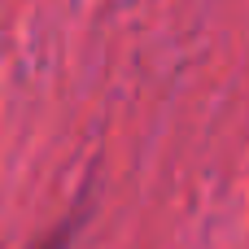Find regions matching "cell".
Here are the masks:
<instances>
[{
    "mask_svg": "<svg viewBox=\"0 0 249 249\" xmlns=\"http://www.w3.org/2000/svg\"><path fill=\"white\" fill-rule=\"evenodd\" d=\"M44 249H66V232H57V236H53V241H48Z\"/></svg>",
    "mask_w": 249,
    "mask_h": 249,
    "instance_id": "6da1fadb",
    "label": "cell"
}]
</instances>
